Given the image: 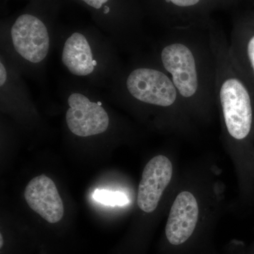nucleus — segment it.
I'll return each instance as SVG.
<instances>
[{"instance_id":"1","label":"nucleus","mask_w":254,"mask_h":254,"mask_svg":"<svg viewBox=\"0 0 254 254\" xmlns=\"http://www.w3.org/2000/svg\"><path fill=\"white\" fill-rule=\"evenodd\" d=\"M149 53L171 78L190 115L206 120L216 105L217 58L210 26L171 28L150 43Z\"/></svg>"},{"instance_id":"2","label":"nucleus","mask_w":254,"mask_h":254,"mask_svg":"<svg viewBox=\"0 0 254 254\" xmlns=\"http://www.w3.org/2000/svg\"><path fill=\"white\" fill-rule=\"evenodd\" d=\"M113 100L157 125L184 131L190 126V115L170 76L150 53L131 55L105 91Z\"/></svg>"},{"instance_id":"3","label":"nucleus","mask_w":254,"mask_h":254,"mask_svg":"<svg viewBox=\"0 0 254 254\" xmlns=\"http://www.w3.org/2000/svg\"><path fill=\"white\" fill-rule=\"evenodd\" d=\"M62 4L63 0H34L17 14L1 18L0 52L25 78L43 79L55 49Z\"/></svg>"},{"instance_id":"4","label":"nucleus","mask_w":254,"mask_h":254,"mask_svg":"<svg viewBox=\"0 0 254 254\" xmlns=\"http://www.w3.org/2000/svg\"><path fill=\"white\" fill-rule=\"evenodd\" d=\"M55 50L70 76L100 90L109 88L124 65L120 50L96 26L59 25Z\"/></svg>"},{"instance_id":"5","label":"nucleus","mask_w":254,"mask_h":254,"mask_svg":"<svg viewBox=\"0 0 254 254\" xmlns=\"http://www.w3.org/2000/svg\"><path fill=\"white\" fill-rule=\"evenodd\" d=\"M217 58L215 96L227 139L244 150L254 171V106L252 91L232 64L228 40L210 26Z\"/></svg>"},{"instance_id":"6","label":"nucleus","mask_w":254,"mask_h":254,"mask_svg":"<svg viewBox=\"0 0 254 254\" xmlns=\"http://www.w3.org/2000/svg\"><path fill=\"white\" fill-rule=\"evenodd\" d=\"M84 8L95 26L104 32L120 52L130 55L143 51L148 43L135 0H70Z\"/></svg>"},{"instance_id":"7","label":"nucleus","mask_w":254,"mask_h":254,"mask_svg":"<svg viewBox=\"0 0 254 254\" xmlns=\"http://www.w3.org/2000/svg\"><path fill=\"white\" fill-rule=\"evenodd\" d=\"M173 175V163L165 155H156L147 163L142 173L137 198L141 210L147 213L154 211Z\"/></svg>"},{"instance_id":"8","label":"nucleus","mask_w":254,"mask_h":254,"mask_svg":"<svg viewBox=\"0 0 254 254\" xmlns=\"http://www.w3.org/2000/svg\"><path fill=\"white\" fill-rule=\"evenodd\" d=\"M199 216V207L193 193L185 190L174 200L165 234L171 245H180L186 242L194 232Z\"/></svg>"},{"instance_id":"9","label":"nucleus","mask_w":254,"mask_h":254,"mask_svg":"<svg viewBox=\"0 0 254 254\" xmlns=\"http://www.w3.org/2000/svg\"><path fill=\"white\" fill-rule=\"evenodd\" d=\"M24 196L30 208L50 223H57L63 218V200L54 182L46 175L31 180L26 187Z\"/></svg>"},{"instance_id":"10","label":"nucleus","mask_w":254,"mask_h":254,"mask_svg":"<svg viewBox=\"0 0 254 254\" xmlns=\"http://www.w3.org/2000/svg\"><path fill=\"white\" fill-rule=\"evenodd\" d=\"M230 59L247 86L254 88V31L235 28L228 41Z\"/></svg>"},{"instance_id":"11","label":"nucleus","mask_w":254,"mask_h":254,"mask_svg":"<svg viewBox=\"0 0 254 254\" xmlns=\"http://www.w3.org/2000/svg\"><path fill=\"white\" fill-rule=\"evenodd\" d=\"M151 9L156 16L168 18L169 13L175 10L177 12L197 10L203 5L204 0H148Z\"/></svg>"},{"instance_id":"12","label":"nucleus","mask_w":254,"mask_h":254,"mask_svg":"<svg viewBox=\"0 0 254 254\" xmlns=\"http://www.w3.org/2000/svg\"><path fill=\"white\" fill-rule=\"evenodd\" d=\"M93 198L102 204L111 205H125L128 203V199L125 193L119 191L96 190L93 193Z\"/></svg>"},{"instance_id":"13","label":"nucleus","mask_w":254,"mask_h":254,"mask_svg":"<svg viewBox=\"0 0 254 254\" xmlns=\"http://www.w3.org/2000/svg\"><path fill=\"white\" fill-rule=\"evenodd\" d=\"M3 237H2V235H1H1H0V247H2V246H3Z\"/></svg>"},{"instance_id":"14","label":"nucleus","mask_w":254,"mask_h":254,"mask_svg":"<svg viewBox=\"0 0 254 254\" xmlns=\"http://www.w3.org/2000/svg\"><path fill=\"white\" fill-rule=\"evenodd\" d=\"M28 1H34V0H27Z\"/></svg>"}]
</instances>
